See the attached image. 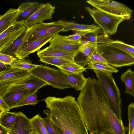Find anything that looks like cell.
<instances>
[{"label": "cell", "mask_w": 134, "mask_h": 134, "mask_svg": "<svg viewBox=\"0 0 134 134\" xmlns=\"http://www.w3.org/2000/svg\"><path fill=\"white\" fill-rule=\"evenodd\" d=\"M88 132L104 130L113 134H126L128 127L113 112L108 98L98 80L89 77L77 101Z\"/></svg>", "instance_id": "cell-1"}, {"label": "cell", "mask_w": 134, "mask_h": 134, "mask_svg": "<svg viewBox=\"0 0 134 134\" xmlns=\"http://www.w3.org/2000/svg\"><path fill=\"white\" fill-rule=\"evenodd\" d=\"M47 109L43 111L63 134H89L79 105L75 97L49 96L43 100Z\"/></svg>", "instance_id": "cell-2"}, {"label": "cell", "mask_w": 134, "mask_h": 134, "mask_svg": "<svg viewBox=\"0 0 134 134\" xmlns=\"http://www.w3.org/2000/svg\"><path fill=\"white\" fill-rule=\"evenodd\" d=\"M93 70L107 96L113 112L118 119L122 120L120 93L112 74Z\"/></svg>", "instance_id": "cell-3"}, {"label": "cell", "mask_w": 134, "mask_h": 134, "mask_svg": "<svg viewBox=\"0 0 134 134\" xmlns=\"http://www.w3.org/2000/svg\"><path fill=\"white\" fill-rule=\"evenodd\" d=\"M29 72L30 75L55 88L64 89L72 87L59 69L41 64L37 65Z\"/></svg>", "instance_id": "cell-4"}, {"label": "cell", "mask_w": 134, "mask_h": 134, "mask_svg": "<svg viewBox=\"0 0 134 134\" xmlns=\"http://www.w3.org/2000/svg\"><path fill=\"white\" fill-rule=\"evenodd\" d=\"M97 48L107 63L115 68L130 66L134 64V57L107 44H97Z\"/></svg>", "instance_id": "cell-5"}, {"label": "cell", "mask_w": 134, "mask_h": 134, "mask_svg": "<svg viewBox=\"0 0 134 134\" xmlns=\"http://www.w3.org/2000/svg\"><path fill=\"white\" fill-rule=\"evenodd\" d=\"M85 9L96 23L103 30V34L108 35L115 34L119 25L126 19L123 17L111 14L96 8L88 7Z\"/></svg>", "instance_id": "cell-6"}, {"label": "cell", "mask_w": 134, "mask_h": 134, "mask_svg": "<svg viewBox=\"0 0 134 134\" xmlns=\"http://www.w3.org/2000/svg\"><path fill=\"white\" fill-rule=\"evenodd\" d=\"M87 3L95 8L113 15L129 20L133 10L125 4L109 0H90Z\"/></svg>", "instance_id": "cell-7"}, {"label": "cell", "mask_w": 134, "mask_h": 134, "mask_svg": "<svg viewBox=\"0 0 134 134\" xmlns=\"http://www.w3.org/2000/svg\"><path fill=\"white\" fill-rule=\"evenodd\" d=\"M30 76L28 71L9 66L0 72V95L2 96L10 87L21 83Z\"/></svg>", "instance_id": "cell-8"}, {"label": "cell", "mask_w": 134, "mask_h": 134, "mask_svg": "<svg viewBox=\"0 0 134 134\" xmlns=\"http://www.w3.org/2000/svg\"><path fill=\"white\" fill-rule=\"evenodd\" d=\"M27 28L24 22L15 23L0 34V52L12 44Z\"/></svg>", "instance_id": "cell-9"}, {"label": "cell", "mask_w": 134, "mask_h": 134, "mask_svg": "<svg viewBox=\"0 0 134 134\" xmlns=\"http://www.w3.org/2000/svg\"><path fill=\"white\" fill-rule=\"evenodd\" d=\"M63 29V26L57 24L56 21L47 23L42 22L37 24L27 41L57 34L62 32Z\"/></svg>", "instance_id": "cell-10"}, {"label": "cell", "mask_w": 134, "mask_h": 134, "mask_svg": "<svg viewBox=\"0 0 134 134\" xmlns=\"http://www.w3.org/2000/svg\"><path fill=\"white\" fill-rule=\"evenodd\" d=\"M53 34L30 41H26L21 48L16 53V57L18 59H25L30 54L39 50L49 42L56 35Z\"/></svg>", "instance_id": "cell-11"}, {"label": "cell", "mask_w": 134, "mask_h": 134, "mask_svg": "<svg viewBox=\"0 0 134 134\" xmlns=\"http://www.w3.org/2000/svg\"><path fill=\"white\" fill-rule=\"evenodd\" d=\"M55 9L54 6L49 3L43 4L42 7L24 22L25 25L27 28L43 22L45 20H51Z\"/></svg>", "instance_id": "cell-12"}, {"label": "cell", "mask_w": 134, "mask_h": 134, "mask_svg": "<svg viewBox=\"0 0 134 134\" xmlns=\"http://www.w3.org/2000/svg\"><path fill=\"white\" fill-rule=\"evenodd\" d=\"M48 47L53 49L66 52L77 53L79 48L83 44L80 41H70L63 38L62 35L58 33L49 41Z\"/></svg>", "instance_id": "cell-13"}, {"label": "cell", "mask_w": 134, "mask_h": 134, "mask_svg": "<svg viewBox=\"0 0 134 134\" xmlns=\"http://www.w3.org/2000/svg\"><path fill=\"white\" fill-rule=\"evenodd\" d=\"M37 24L27 27L25 32L12 44L0 52L12 56L15 58L16 53L27 41L36 26Z\"/></svg>", "instance_id": "cell-14"}, {"label": "cell", "mask_w": 134, "mask_h": 134, "mask_svg": "<svg viewBox=\"0 0 134 134\" xmlns=\"http://www.w3.org/2000/svg\"><path fill=\"white\" fill-rule=\"evenodd\" d=\"M47 85L45 82L31 75L26 80L20 84L11 86L5 92L15 89H21L27 91L29 94L32 93L37 92L40 88Z\"/></svg>", "instance_id": "cell-15"}, {"label": "cell", "mask_w": 134, "mask_h": 134, "mask_svg": "<svg viewBox=\"0 0 134 134\" xmlns=\"http://www.w3.org/2000/svg\"><path fill=\"white\" fill-rule=\"evenodd\" d=\"M97 44L96 43H88L82 45L74 58V62L85 67L89 63L90 58L97 48Z\"/></svg>", "instance_id": "cell-16"}, {"label": "cell", "mask_w": 134, "mask_h": 134, "mask_svg": "<svg viewBox=\"0 0 134 134\" xmlns=\"http://www.w3.org/2000/svg\"><path fill=\"white\" fill-rule=\"evenodd\" d=\"M8 130L10 134H31L30 119L22 112H18L13 128Z\"/></svg>", "instance_id": "cell-17"}, {"label": "cell", "mask_w": 134, "mask_h": 134, "mask_svg": "<svg viewBox=\"0 0 134 134\" xmlns=\"http://www.w3.org/2000/svg\"><path fill=\"white\" fill-rule=\"evenodd\" d=\"M43 4L37 2H27L22 3L18 8L20 13L15 23H24Z\"/></svg>", "instance_id": "cell-18"}, {"label": "cell", "mask_w": 134, "mask_h": 134, "mask_svg": "<svg viewBox=\"0 0 134 134\" xmlns=\"http://www.w3.org/2000/svg\"><path fill=\"white\" fill-rule=\"evenodd\" d=\"M60 70L72 87L77 91H81L83 89L89 78L85 77L82 73L78 74L70 73Z\"/></svg>", "instance_id": "cell-19"}, {"label": "cell", "mask_w": 134, "mask_h": 134, "mask_svg": "<svg viewBox=\"0 0 134 134\" xmlns=\"http://www.w3.org/2000/svg\"><path fill=\"white\" fill-rule=\"evenodd\" d=\"M77 53L66 52L53 49L48 47L38 51L37 54L39 57L60 58L74 61V58Z\"/></svg>", "instance_id": "cell-20"}, {"label": "cell", "mask_w": 134, "mask_h": 134, "mask_svg": "<svg viewBox=\"0 0 134 134\" xmlns=\"http://www.w3.org/2000/svg\"><path fill=\"white\" fill-rule=\"evenodd\" d=\"M58 24L62 26L63 29L62 32L72 30L75 31H95L100 29V28L93 24L90 25L80 24L64 20L56 21Z\"/></svg>", "instance_id": "cell-21"}, {"label": "cell", "mask_w": 134, "mask_h": 134, "mask_svg": "<svg viewBox=\"0 0 134 134\" xmlns=\"http://www.w3.org/2000/svg\"><path fill=\"white\" fill-rule=\"evenodd\" d=\"M103 33L100 29L93 32L88 33L83 36L79 40L80 43L83 44L88 43H93L97 44H106L112 41L108 35L104 34L98 35L100 33Z\"/></svg>", "instance_id": "cell-22"}, {"label": "cell", "mask_w": 134, "mask_h": 134, "mask_svg": "<svg viewBox=\"0 0 134 134\" xmlns=\"http://www.w3.org/2000/svg\"><path fill=\"white\" fill-rule=\"evenodd\" d=\"M28 94L26 90L16 89L5 92L2 97L11 109Z\"/></svg>", "instance_id": "cell-23"}, {"label": "cell", "mask_w": 134, "mask_h": 134, "mask_svg": "<svg viewBox=\"0 0 134 134\" xmlns=\"http://www.w3.org/2000/svg\"><path fill=\"white\" fill-rule=\"evenodd\" d=\"M18 8H10L4 14L0 15V34L14 23L19 14Z\"/></svg>", "instance_id": "cell-24"}, {"label": "cell", "mask_w": 134, "mask_h": 134, "mask_svg": "<svg viewBox=\"0 0 134 134\" xmlns=\"http://www.w3.org/2000/svg\"><path fill=\"white\" fill-rule=\"evenodd\" d=\"M120 79L126 86L125 92L134 97V72L129 69L121 75Z\"/></svg>", "instance_id": "cell-25"}, {"label": "cell", "mask_w": 134, "mask_h": 134, "mask_svg": "<svg viewBox=\"0 0 134 134\" xmlns=\"http://www.w3.org/2000/svg\"><path fill=\"white\" fill-rule=\"evenodd\" d=\"M31 134H49L43 118L39 114L30 119Z\"/></svg>", "instance_id": "cell-26"}, {"label": "cell", "mask_w": 134, "mask_h": 134, "mask_svg": "<svg viewBox=\"0 0 134 134\" xmlns=\"http://www.w3.org/2000/svg\"><path fill=\"white\" fill-rule=\"evenodd\" d=\"M18 112L4 111L0 116V125L9 130L13 128Z\"/></svg>", "instance_id": "cell-27"}, {"label": "cell", "mask_w": 134, "mask_h": 134, "mask_svg": "<svg viewBox=\"0 0 134 134\" xmlns=\"http://www.w3.org/2000/svg\"><path fill=\"white\" fill-rule=\"evenodd\" d=\"M87 69L99 71L108 73H117L118 70L107 63L90 62L87 65Z\"/></svg>", "instance_id": "cell-28"}, {"label": "cell", "mask_w": 134, "mask_h": 134, "mask_svg": "<svg viewBox=\"0 0 134 134\" xmlns=\"http://www.w3.org/2000/svg\"><path fill=\"white\" fill-rule=\"evenodd\" d=\"M37 65L32 63L27 59H14L9 66L12 67L22 69L29 72L36 68Z\"/></svg>", "instance_id": "cell-29"}, {"label": "cell", "mask_w": 134, "mask_h": 134, "mask_svg": "<svg viewBox=\"0 0 134 134\" xmlns=\"http://www.w3.org/2000/svg\"><path fill=\"white\" fill-rule=\"evenodd\" d=\"M40 61L42 63L54 65L57 67L74 62L73 61L60 58L40 57Z\"/></svg>", "instance_id": "cell-30"}, {"label": "cell", "mask_w": 134, "mask_h": 134, "mask_svg": "<svg viewBox=\"0 0 134 134\" xmlns=\"http://www.w3.org/2000/svg\"><path fill=\"white\" fill-rule=\"evenodd\" d=\"M106 44L117 48L134 57V47L133 46L118 40H113Z\"/></svg>", "instance_id": "cell-31"}, {"label": "cell", "mask_w": 134, "mask_h": 134, "mask_svg": "<svg viewBox=\"0 0 134 134\" xmlns=\"http://www.w3.org/2000/svg\"><path fill=\"white\" fill-rule=\"evenodd\" d=\"M57 68L60 70L70 73L78 74L86 71V67L79 65L75 62L61 66Z\"/></svg>", "instance_id": "cell-32"}, {"label": "cell", "mask_w": 134, "mask_h": 134, "mask_svg": "<svg viewBox=\"0 0 134 134\" xmlns=\"http://www.w3.org/2000/svg\"><path fill=\"white\" fill-rule=\"evenodd\" d=\"M37 92L26 95L13 107V108L28 105H35L38 103Z\"/></svg>", "instance_id": "cell-33"}, {"label": "cell", "mask_w": 134, "mask_h": 134, "mask_svg": "<svg viewBox=\"0 0 134 134\" xmlns=\"http://www.w3.org/2000/svg\"><path fill=\"white\" fill-rule=\"evenodd\" d=\"M129 121L128 134H134V104L130 103L127 107Z\"/></svg>", "instance_id": "cell-34"}, {"label": "cell", "mask_w": 134, "mask_h": 134, "mask_svg": "<svg viewBox=\"0 0 134 134\" xmlns=\"http://www.w3.org/2000/svg\"><path fill=\"white\" fill-rule=\"evenodd\" d=\"M94 31H76V32L73 34L68 36L62 35V36L64 38L70 41H79L85 35L88 33Z\"/></svg>", "instance_id": "cell-35"}, {"label": "cell", "mask_w": 134, "mask_h": 134, "mask_svg": "<svg viewBox=\"0 0 134 134\" xmlns=\"http://www.w3.org/2000/svg\"><path fill=\"white\" fill-rule=\"evenodd\" d=\"M43 120L49 134H58L55 126L49 117L43 118Z\"/></svg>", "instance_id": "cell-36"}, {"label": "cell", "mask_w": 134, "mask_h": 134, "mask_svg": "<svg viewBox=\"0 0 134 134\" xmlns=\"http://www.w3.org/2000/svg\"><path fill=\"white\" fill-rule=\"evenodd\" d=\"M90 62L101 63L108 64L106 60L101 55L100 52L97 49V47L90 58L89 63Z\"/></svg>", "instance_id": "cell-37"}, {"label": "cell", "mask_w": 134, "mask_h": 134, "mask_svg": "<svg viewBox=\"0 0 134 134\" xmlns=\"http://www.w3.org/2000/svg\"><path fill=\"white\" fill-rule=\"evenodd\" d=\"M15 58L12 56L0 52V61L5 65H9Z\"/></svg>", "instance_id": "cell-38"}, {"label": "cell", "mask_w": 134, "mask_h": 134, "mask_svg": "<svg viewBox=\"0 0 134 134\" xmlns=\"http://www.w3.org/2000/svg\"><path fill=\"white\" fill-rule=\"evenodd\" d=\"M0 108L4 111H9L10 109L1 96L0 95Z\"/></svg>", "instance_id": "cell-39"}, {"label": "cell", "mask_w": 134, "mask_h": 134, "mask_svg": "<svg viewBox=\"0 0 134 134\" xmlns=\"http://www.w3.org/2000/svg\"><path fill=\"white\" fill-rule=\"evenodd\" d=\"M0 134H10L8 130L0 125Z\"/></svg>", "instance_id": "cell-40"}, {"label": "cell", "mask_w": 134, "mask_h": 134, "mask_svg": "<svg viewBox=\"0 0 134 134\" xmlns=\"http://www.w3.org/2000/svg\"><path fill=\"white\" fill-rule=\"evenodd\" d=\"M90 134H113L111 132L107 130H104L98 133L90 132Z\"/></svg>", "instance_id": "cell-41"}, {"label": "cell", "mask_w": 134, "mask_h": 134, "mask_svg": "<svg viewBox=\"0 0 134 134\" xmlns=\"http://www.w3.org/2000/svg\"><path fill=\"white\" fill-rule=\"evenodd\" d=\"M9 66L5 65L0 61V72L7 69Z\"/></svg>", "instance_id": "cell-42"}, {"label": "cell", "mask_w": 134, "mask_h": 134, "mask_svg": "<svg viewBox=\"0 0 134 134\" xmlns=\"http://www.w3.org/2000/svg\"><path fill=\"white\" fill-rule=\"evenodd\" d=\"M56 127V129L58 132V134H63V133L59 129H58V128H57L56 127Z\"/></svg>", "instance_id": "cell-43"}, {"label": "cell", "mask_w": 134, "mask_h": 134, "mask_svg": "<svg viewBox=\"0 0 134 134\" xmlns=\"http://www.w3.org/2000/svg\"><path fill=\"white\" fill-rule=\"evenodd\" d=\"M3 110L0 108V116L2 114V113L4 111Z\"/></svg>", "instance_id": "cell-44"}]
</instances>
